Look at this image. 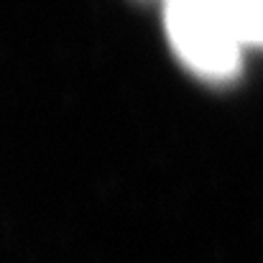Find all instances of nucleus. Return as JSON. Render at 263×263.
<instances>
[{
    "label": "nucleus",
    "mask_w": 263,
    "mask_h": 263,
    "mask_svg": "<svg viewBox=\"0 0 263 263\" xmlns=\"http://www.w3.org/2000/svg\"><path fill=\"white\" fill-rule=\"evenodd\" d=\"M164 26L189 72L210 82L238 77L246 41L228 0H164Z\"/></svg>",
    "instance_id": "nucleus-1"
},
{
    "label": "nucleus",
    "mask_w": 263,
    "mask_h": 263,
    "mask_svg": "<svg viewBox=\"0 0 263 263\" xmlns=\"http://www.w3.org/2000/svg\"><path fill=\"white\" fill-rule=\"evenodd\" d=\"M246 46L263 49V0H228Z\"/></svg>",
    "instance_id": "nucleus-2"
}]
</instances>
